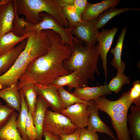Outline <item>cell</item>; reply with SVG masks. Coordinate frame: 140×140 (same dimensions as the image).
<instances>
[{
	"instance_id": "obj_1",
	"label": "cell",
	"mask_w": 140,
	"mask_h": 140,
	"mask_svg": "<svg viewBox=\"0 0 140 140\" xmlns=\"http://www.w3.org/2000/svg\"><path fill=\"white\" fill-rule=\"evenodd\" d=\"M50 38L51 46L47 53L32 61L19 79L18 88L30 83L47 86L60 76L69 74L64 62L70 57L71 46L63 44L58 33L49 30H44Z\"/></svg>"
},
{
	"instance_id": "obj_2",
	"label": "cell",
	"mask_w": 140,
	"mask_h": 140,
	"mask_svg": "<svg viewBox=\"0 0 140 140\" xmlns=\"http://www.w3.org/2000/svg\"><path fill=\"white\" fill-rule=\"evenodd\" d=\"M25 46L11 67L0 75V89L18 82L30 63L46 53L51 45L50 39L44 30L26 32Z\"/></svg>"
},
{
	"instance_id": "obj_3",
	"label": "cell",
	"mask_w": 140,
	"mask_h": 140,
	"mask_svg": "<svg viewBox=\"0 0 140 140\" xmlns=\"http://www.w3.org/2000/svg\"><path fill=\"white\" fill-rule=\"evenodd\" d=\"M73 48L69 58L65 61L64 66L72 72L78 71L80 75L79 88L87 86L89 80L95 81L94 74L99 75L97 67L99 60V44L93 47L84 46L75 38L73 40Z\"/></svg>"
},
{
	"instance_id": "obj_4",
	"label": "cell",
	"mask_w": 140,
	"mask_h": 140,
	"mask_svg": "<svg viewBox=\"0 0 140 140\" xmlns=\"http://www.w3.org/2000/svg\"><path fill=\"white\" fill-rule=\"evenodd\" d=\"M39 15L42 20L39 23L34 24L26 22L25 25V32L52 30L60 35L63 44L69 45L73 50V40L75 39L72 33L74 28L70 26L68 28L62 27L52 16L47 13L43 12L40 13Z\"/></svg>"
},
{
	"instance_id": "obj_5",
	"label": "cell",
	"mask_w": 140,
	"mask_h": 140,
	"mask_svg": "<svg viewBox=\"0 0 140 140\" xmlns=\"http://www.w3.org/2000/svg\"><path fill=\"white\" fill-rule=\"evenodd\" d=\"M78 129L68 117L60 113L47 109L43 125L44 130L54 135L60 136L72 134Z\"/></svg>"
},
{
	"instance_id": "obj_6",
	"label": "cell",
	"mask_w": 140,
	"mask_h": 140,
	"mask_svg": "<svg viewBox=\"0 0 140 140\" xmlns=\"http://www.w3.org/2000/svg\"><path fill=\"white\" fill-rule=\"evenodd\" d=\"M130 90L123 94L116 101H111L104 96L93 100L96 106L100 110L106 113L109 116L115 113H128L129 108L133 102L129 97Z\"/></svg>"
},
{
	"instance_id": "obj_7",
	"label": "cell",
	"mask_w": 140,
	"mask_h": 140,
	"mask_svg": "<svg viewBox=\"0 0 140 140\" xmlns=\"http://www.w3.org/2000/svg\"><path fill=\"white\" fill-rule=\"evenodd\" d=\"M96 19L88 21L82 20L74 27L72 32L75 38L84 42L86 45L90 47L95 46L100 32L95 26Z\"/></svg>"
},
{
	"instance_id": "obj_8",
	"label": "cell",
	"mask_w": 140,
	"mask_h": 140,
	"mask_svg": "<svg viewBox=\"0 0 140 140\" xmlns=\"http://www.w3.org/2000/svg\"><path fill=\"white\" fill-rule=\"evenodd\" d=\"M118 29L115 27L110 29H103L101 31L99 32L97 39L99 44V53L102 61V66L105 76V84L107 83L108 74L107 56Z\"/></svg>"
},
{
	"instance_id": "obj_9",
	"label": "cell",
	"mask_w": 140,
	"mask_h": 140,
	"mask_svg": "<svg viewBox=\"0 0 140 140\" xmlns=\"http://www.w3.org/2000/svg\"><path fill=\"white\" fill-rule=\"evenodd\" d=\"M88 106L83 103H76L63 110L61 113L68 117L78 128H85L87 126L89 116Z\"/></svg>"
},
{
	"instance_id": "obj_10",
	"label": "cell",
	"mask_w": 140,
	"mask_h": 140,
	"mask_svg": "<svg viewBox=\"0 0 140 140\" xmlns=\"http://www.w3.org/2000/svg\"><path fill=\"white\" fill-rule=\"evenodd\" d=\"M34 84L38 95L47 102L54 111L61 113L64 108L57 89L51 85L45 86Z\"/></svg>"
},
{
	"instance_id": "obj_11",
	"label": "cell",
	"mask_w": 140,
	"mask_h": 140,
	"mask_svg": "<svg viewBox=\"0 0 140 140\" xmlns=\"http://www.w3.org/2000/svg\"><path fill=\"white\" fill-rule=\"evenodd\" d=\"M87 109L89 114V116L87 129L96 132L106 134L114 140H117L112 131L99 117V110L93 100H90V104L88 106Z\"/></svg>"
},
{
	"instance_id": "obj_12",
	"label": "cell",
	"mask_w": 140,
	"mask_h": 140,
	"mask_svg": "<svg viewBox=\"0 0 140 140\" xmlns=\"http://www.w3.org/2000/svg\"><path fill=\"white\" fill-rule=\"evenodd\" d=\"M120 1V0H103L100 2L94 4L88 2L81 15V20L83 21H88L96 18L105 10L115 7Z\"/></svg>"
},
{
	"instance_id": "obj_13",
	"label": "cell",
	"mask_w": 140,
	"mask_h": 140,
	"mask_svg": "<svg viewBox=\"0 0 140 140\" xmlns=\"http://www.w3.org/2000/svg\"><path fill=\"white\" fill-rule=\"evenodd\" d=\"M15 14L13 0L0 5V36L12 31Z\"/></svg>"
},
{
	"instance_id": "obj_14",
	"label": "cell",
	"mask_w": 140,
	"mask_h": 140,
	"mask_svg": "<svg viewBox=\"0 0 140 140\" xmlns=\"http://www.w3.org/2000/svg\"><path fill=\"white\" fill-rule=\"evenodd\" d=\"M72 93L81 99L87 101L93 100L104 95H110L111 92L107 85L93 87L87 86L75 89Z\"/></svg>"
},
{
	"instance_id": "obj_15",
	"label": "cell",
	"mask_w": 140,
	"mask_h": 140,
	"mask_svg": "<svg viewBox=\"0 0 140 140\" xmlns=\"http://www.w3.org/2000/svg\"><path fill=\"white\" fill-rule=\"evenodd\" d=\"M49 107L47 102L42 97L38 96L35 110L32 116L36 130V140H42L44 136V121L46 111Z\"/></svg>"
},
{
	"instance_id": "obj_16",
	"label": "cell",
	"mask_w": 140,
	"mask_h": 140,
	"mask_svg": "<svg viewBox=\"0 0 140 140\" xmlns=\"http://www.w3.org/2000/svg\"><path fill=\"white\" fill-rule=\"evenodd\" d=\"M19 115L14 111L7 121L0 127V140H24L17 127L16 120Z\"/></svg>"
},
{
	"instance_id": "obj_17",
	"label": "cell",
	"mask_w": 140,
	"mask_h": 140,
	"mask_svg": "<svg viewBox=\"0 0 140 140\" xmlns=\"http://www.w3.org/2000/svg\"><path fill=\"white\" fill-rule=\"evenodd\" d=\"M128 113H120L109 116L117 135V140H132L127 126Z\"/></svg>"
},
{
	"instance_id": "obj_18",
	"label": "cell",
	"mask_w": 140,
	"mask_h": 140,
	"mask_svg": "<svg viewBox=\"0 0 140 140\" xmlns=\"http://www.w3.org/2000/svg\"><path fill=\"white\" fill-rule=\"evenodd\" d=\"M18 82L0 89V98L6 102L8 106L19 113L21 109V97L18 89Z\"/></svg>"
},
{
	"instance_id": "obj_19",
	"label": "cell",
	"mask_w": 140,
	"mask_h": 140,
	"mask_svg": "<svg viewBox=\"0 0 140 140\" xmlns=\"http://www.w3.org/2000/svg\"><path fill=\"white\" fill-rule=\"evenodd\" d=\"M26 42L23 40L13 49L0 55V74H3L11 67L24 49Z\"/></svg>"
},
{
	"instance_id": "obj_20",
	"label": "cell",
	"mask_w": 140,
	"mask_h": 140,
	"mask_svg": "<svg viewBox=\"0 0 140 140\" xmlns=\"http://www.w3.org/2000/svg\"><path fill=\"white\" fill-rule=\"evenodd\" d=\"M130 113L127 115L128 129L132 140H140V104L131 105Z\"/></svg>"
},
{
	"instance_id": "obj_21",
	"label": "cell",
	"mask_w": 140,
	"mask_h": 140,
	"mask_svg": "<svg viewBox=\"0 0 140 140\" xmlns=\"http://www.w3.org/2000/svg\"><path fill=\"white\" fill-rule=\"evenodd\" d=\"M127 31V27L125 26L123 29L119 36L115 47L110 50L113 56L111 64L119 73H123L125 68V62L121 59V56L123 42Z\"/></svg>"
},
{
	"instance_id": "obj_22",
	"label": "cell",
	"mask_w": 140,
	"mask_h": 140,
	"mask_svg": "<svg viewBox=\"0 0 140 140\" xmlns=\"http://www.w3.org/2000/svg\"><path fill=\"white\" fill-rule=\"evenodd\" d=\"M27 38L26 33L23 36L19 37L15 35L12 31L0 36V55L11 50L16 45Z\"/></svg>"
},
{
	"instance_id": "obj_23",
	"label": "cell",
	"mask_w": 140,
	"mask_h": 140,
	"mask_svg": "<svg viewBox=\"0 0 140 140\" xmlns=\"http://www.w3.org/2000/svg\"><path fill=\"white\" fill-rule=\"evenodd\" d=\"M80 75L78 71L73 72L68 74L59 77L51 84L57 89L67 86L69 91L74 88L79 87Z\"/></svg>"
},
{
	"instance_id": "obj_24",
	"label": "cell",
	"mask_w": 140,
	"mask_h": 140,
	"mask_svg": "<svg viewBox=\"0 0 140 140\" xmlns=\"http://www.w3.org/2000/svg\"><path fill=\"white\" fill-rule=\"evenodd\" d=\"M131 10H139L140 9L130 8L126 7L120 9L115 7L108 9L104 11L96 18L95 26L98 30L114 17L123 12Z\"/></svg>"
},
{
	"instance_id": "obj_25",
	"label": "cell",
	"mask_w": 140,
	"mask_h": 140,
	"mask_svg": "<svg viewBox=\"0 0 140 140\" xmlns=\"http://www.w3.org/2000/svg\"><path fill=\"white\" fill-rule=\"evenodd\" d=\"M19 92L21 97V109L19 114L16 120L17 127L23 139L24 140H29L25 130L26 119L29 112V108L21 89H20Z\"/></svg>"
},
{
	"instance_id": "obj_26",
	"label": "cell",
	"mask_w": 140,
	"mask_h": 140,
	"mask_svg": "<svg viewBox=\"0 0 140 140\" xmlns=\"http://www.w3.org/2000/svg\"><path fill=\"white\" fill-rule=\"evenodd\" d=\"M20 89L22 90L29 110L33 116L35 110L38 95L35 90V84L32 83L26 84Z\"/></svg>"
},
{
	"instance_id": "obj_27",
	"label": "cell",
	"mask_w": 140,
	"mask_h": 140,
	"mask_svg": "<svg viewBox=\"0 0 140 140\" xmlns=\"http://www.w3.org/2000/svg\"><path fill=\"white\" fill-rule=\"evenodd\" d=\"M57 89L64 109L77 103H83L88 106L90 104V101H87L82 100L66 90L64 87H59Z\"/></svg>"
},
{
	"instance_id": "obj_28",
	"label": "cell",
	"mask_w": 140,
	"mask_h": 140,
	"mask_svg": "<svg viewBox=\"0 0 140 140\" xmlns=\"http://www.w3.org/2000/svg\"><path fill=\"white\" fill-rule=\"evenodd\" d=\"M130 82L129 78L123 73H117L116 76L114 77L108 84V87L111 92L118 94L121 90L123 86Z\"/></svg>"
},
{
	"instance_id": "obj_29",
	"label": "cell",
	"mask_w": 140,
	"mask_h": 140,
	"mask_svg": "<svg viewBox=\"0 0 140 140\" xmlns=\"http://www.w3.org/2000/svg\"><path fill=\"white\" fill-rule=\"evenodd\" d=\"M62 8L64 15L69 24V27L74 28L82 21L81 17L77 14L73 5L66 6Z\"/></svg>"
},
{
	"instance_id": "obj_30",
	"label": "cell",
	"mask_w": 140,
	"mask_h": 140,
	"mask_svg": "<svg viewBox=\"0 0 140 140\" xmlns=\"http://www.w3.org/2000/svg\"><path fill=\"white\" fill-rule=\"evenodd\" d=\"M25 130L29 140H36V130L34 124L32 115L29 110L26 119Z\"/></svg>"
},
{
	"instance_id": "obj_31",
	"label": "cell",
	"mask_w": 140,
	"mask_h": 140,
	"mask_svg": "<svg viewBox=\"0 0 140 140\" xmlns=\"http://www.w3.org/2000/svg\"><path fill=\"white\" fill-rule=\"evenodd\" d=\"M133 87L130 90L129 97L135 105L140 104V81L138 80L133 83Z\"/></svg>"
},
{
	"instance_id": "obj_32",
	"label": "cell",
	"mask_w": 140,
	"mask_h": 140,
	"mask_svg": "<svg viewBox=\"0 0 140 140\" xmlns=\"http://www.w3.org/2000/svg\"><path fill=\"white\" fill-rule=\"evenodd\" d=\"M15 110L0 102V127L8 119Z\"/></svg>"
},
{
	"instance_id": "obj_33",
	"label": "cell",
	"mask_w": 140,
	"mask_h": 140,
	"mask_svg": "<svg viewBox=\"0 0 140 140\" xmlns=\"http://www.w3.org/2000/svg\"><path fill=\"white\" fill-rule=\"evenodd\" d=\"M79 140H99L96 132L85 128L81 129Z\"/></svg>"
},
{
	"instance_id": "obj_34",
	"label": "cell",
	"mask_w": 140,
	"mask_h": 140,
	"mask_svg": "<svg viewBox=\"0 0 140 140\" xmlns=\"http://www.w3.org/2000/svg\"><path fill=\"white\" fill-rule=\"evenodd\" d=\"M88 2L87 0H73V5L74 6L77 14L81 17Z\"/></svg>"
},
{
	"instance_id": "obj_35",
	"label": "cell",
	"mask_w": 140,
	"mask_h": 140,
	"mask_svg": "<svg viewBox=\"0 0 140 140\" xmlns=\"http://www.w3.org/2000/svg\"><path fill=\"white\" fill-rule=\"evenodd\" d=\"M81 129L78 128L74 132L68 135L59 136L61 140H79Z\"/></svg>"
},
{
	"instance_id": "obj_36",
	"label": "cell",
	"mask_w": 140,
	"mask_h": 140,
	"mask_svg": "<svg viewBox=\"0 0 140 140\" xmlns=\"http://www.w3.org/2000/svg\"><path fill=\"white\" fill-rule=\"evenodd\" d=\"M43 135L45 140H61L59 136L53 135L45 131L44 130Z\"/></svg>"
},
{
	"instance_id": "obj_37",
	"label": "cell",
	"mask_w": 140,
	"mask_h": 140,
	"mask_svg": "<svg viewBox=\"0 0 140 140\" xmlns=\"http://www.w3.org/2000/svg\"><path fill=\"white\" fill-rule=\"evenodd\" d=\"M11 1V0H0V5L8 3Z\"/></svg>"
}]
</instances>
